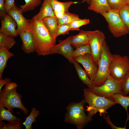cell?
<instances>
[{"label": "cell", "instance_id": "6da1fadb", "mask_svg": "<svg viewBox=\"0 0 129 129\" xmlns=\"http://www.w3.org/2000/svg\"><path fill=\"white\" fill-rule=\"evenodd\" d=\"M33 34L35 51L39 55H50L56 40L50 35L42 20L33 17L30 20L27 30Z\"/></svg>", "mask_w": 129, "mask_h": 129}, {"label": "cell", "instance_id": "7a4b0ae2", "mask_svg": "<svg viewBox=\"0 0 129 129\" xmlns=\"http://www.w3.org/2000/svg\"><path fill=\"white\" fill-rule=\"evenodd\" d=\"M83 97L89 105L86 106V110L88 112L89 122L92 120L93 116L97 113L99 112L101 116L102 114L103 116L106 115L107 110L117 104L113 100L95 94L88 88L84 89Z\"/></svg>", "mask_w": 129, "mask_h": 129}, {"label": "cell", "instance_id": "3957f363", "mask_svg": "<svg viewBox=\"0 0 129 129\" xmlns=\"http://www.w3.org/2000/svg\"><path fill=\"white\" fill-rule=\"evenodd\" d=\"M86 103L84 98L78 102H73L66 107L65 122L74 125L78 129H83L89 122L88 117L84 111V107Z\"/></svg>", "mask_w": 129, "mask_h": 129}, {"label": "cell", "instance_id": "277c9868", "mask_svg": "<svg viewBox=\"0 0 129 129\" xmlns=\"http://www.w3.org/2000/svg\"><path fill=\"white\" fill-rule=\"evenodd\" d=\"M112 54L105 40L103 42L101 57L98 63V71L93 81L94 86L103 85L110 75L109 65Z\"/></svg>", "mask_w": 129, "mask_h": 129}, {"label": "cell", "instance_id": "5b68a950", "mask_svg": "<svg viewBox=\"0 0 129 129\" xmlns=\"http://www.w3.org/2000/svg\"><path fill=\"white\" fill-rule=\"evenodd\" d=\"M100 14L108 23V29L114 37L119 38L129 33L120 16L118 10L111 9L108 12Z\"/></svg>", "mask_w": 129, "mask_h": 129}, {"label": "cell", "instance_id": "8992f818", "mask_svg": "<svg viewBox=\"0 0 129 129\" xmlns=\"http://www.w3.org/2000/svg\"><path fill=\"white\" fill-rule=\"evenodd\" d=\"M16 89V88L8 91L4 89H1L0 91V104L12 113L13 109L17 108L21 109L24 113L27 115L28 110L22 103V96L17 93Z\"/></svg>", "mask_w": 129, "mask_h": 129}, {"label": "cell", "instance_id": "52a82bcc", "mask_svg": "<svg viewBox=\"0 0 129 129\" xmlns=\"http://www.w3.org/2000/svg\"><path fill=\"white\" fill-rule=\"evenodd\" d=\"M110 75L114 79L121 81L129 72V58L127 56L112 54L109 65Z\"/></svg>", "mask_w": 129, "mask_h": 129}, {"label": "cell", "instance_id": "ba28073f", "mask_svg": "<svg viewBox=\"0 0 129 129\" xmlns=\"http://www.w3.org/2000/svg\"><path fill=\"white\" fill-rule=\"evenodd\" d=\"M121 88V81L116 80L110 75L103 85L90 89L95 94L109 99L115 94L120 93Z\"/></svg>", "mask_w": 129, "mask_h": 129}, {"label": "cell", "instance_id": "9c48e42d", "mask_svg": "<svg viewBox=\"0 0 129 129\" xmlns=\"http://www.w3.org/2000/svg\"><path fill=\"white\" fill-rule=\"evenodd\" d=\"M87 32L92 57L98 64L101 57L103 44L105 40V37L104 33L99 30L88 31Z\"/></svg>", "mask_w": 129, "mask_h": 129}, {"label": "cell", "instance_id": "30bf717a", "mask_svg": "<svg viewBox=\"0 0 129 129\" xmlns=\"http://www.w3.org/2000/svg\"><path fill=\"white\" fill-rule=\"evenodd\" d=\"M73 59L82 65L89 77L94 81L97 72L98 65L92 58L91 54H86L76 56L74 57Z\"/></svg>", "mask_w": 129, "mask_h": 129}, {"label": "cell", "instance_id": "8fae6325", "mask_svg": "<svg viewBox=\"0 0 129 129\" xmlns=\"http://www.w3.org/2000/svg\"><path fill=\"white\" fill-rule=\"evenodd\" d=\"M72 36H70L64 40H59V43L56 44L53 48L50 54H57L65 57L71 63L74 60L72 54L74 50L71 45L70 40Z\"/></svg>", "mask_w": 129, "mask_h": 129}, {"label": "cell", "instance_id": "7c38bea8", "mask_svg": "<svg viewBox=\"0 0 129 129\" xmlns=\"http://www.w3.org/2000/svg\"><path fill=\"white\" fill-rule=\"evenodd\" d=\"M22 13L21 9L15 5L9 10L7 13L13 17L17 24L16 31L18 35L27 30L30 20L25 18Z\"/></svg>", "mask_w": 129, "mask_h": 129}, {"label": "cell", "instance_id": "4fadbf2b", "mask_svg": "<svg viewBox=\"0 0 129 129\" xmlns=\"http://www.w3.org/2000/svg\"><path fill=\"white\" fill-rule=\"evenodd\" d=\"M1 19V25L0 33L13 37H16L17 34L16 27L17 24L13 18L10 14H7Z\"/></svg>", "mask_w": 129, "mask_h": 129}, {"label": "cell", "instance_id": "5bb4252c", "mask_svg": "<svg viewBox=\"0 0 129 129\" xmlns=\"http://www.w3.org/2000/svg\"><path fill=\"white\" fill-rule=\"evenodd\" d=\"M19 35L22 43V48L25 53L29 54L35 51L33 37L31 32L27 30Z\"/></svg>", "mask_w": 129, "mask_h": 129}, {"label": "cell", "instance_id": "9a60e30c", "mask_svg": "<svg viewBox=\"0 0 129 129\" xmlns=\"http://www.w3.org/2000/svg\"><path fill=\"white\" fill-rule=\"evenodd\" d=\"M89 36L87 31L80 30L75 35L72 36L70 40L71 45L75 48L89 44Z\"/></svg>", "mask_w": 129, "mask_h": 129}, {"label": "cell", "instance_id": "2e32d148", "mask_svg": "<svg viewBox=\"0 0 129 129\" xmlns=\"http://www.w3.org/2000/svg\"><path fill=\"white\" fill-rule=\"evenodd\" d=\"M42 21L50 36L54 39L58 28V19L56 16H48L44 18Z\"/></svg>", "mask_w": 129, "mask_h": 129}, {"label": "cell", "instance_id": "e0dca14e", "mask_svg": "<svg viewBox=\"0 0 129 129\" xmlns=\"http://www.w3.org/2000/svg\"><path fill=\"white\" fill-rule=\"evenodd\" d=\"M87 8L89 10L100 14L108 12L111 10L107 0H91Z\"/></svg>", "mask_w": 129, "mask_h": 129}, {"label": "cell", "instance_id": "ac0fdd59", "mask_svg": "<svg viewBox=\"0 0 129 129\" xmlns=\"http://www.w3.org/2000/svg\"><path fill=\"white\" fill-rule=\"evenodd\" d=\"M48 16H56L48 0H44L39 12L33 17L42 20Z\"/></svg>", "mask_w": 129, "mask_h": 129}, {"label": "cell", "instance_id": "d6986e66", "mask_svg": "<svg viewBox=\"0 0 129 129\" xmlns=\"http://www.w3.org/2000/svg\"><path fill=\"white\" fill-rule=\"evenodd\" d=\"M3 120L7 121L10 123L15 125H20L21 119L12 114L8 110L5 108L2 105L0 104V125L2 123Z\"/></svg>", "mask_w": 129, "mask_h": 129}, {"label": "cell", "instance_id": "ffe728a7", "mask_svg": "<svg viewBox=\"0 0 129 129\" xmlns=\"http://www.w3.org/2000/svg\"><path fill=\"white\" fill-rule=\"evenodd\" d=\"M72 64H74L79 79L84 84L86 85L90 89L94 87L93 81L89 77L88 75L79 63L73 61Z\"/></svg>", "mask_w": 129, "mask_h": 129}, {"label": "cell", "instance_id": "44dd1931", "mask_svg": "<svg viewBox=\"0 0 129 129\" xmlns=\"http://www.w3.org/2000/svg\"><path fill=\"white\" fill-rule=\"evenodd\" d=\"M55 12L63 11L65 13L68 12V9L72 4L79 2L76 1H69L61 2L57 0H48Z\"/></svg>", "mask_w": 129, "mask_h": 129}, {"label": "cell", "instance_id": "7402d4cb", "mask_svg": "<svg viewBox=\"0 0 129 129\" xmlns=\"http://www.w3.org/2000/svg\"><path fill=\"white\" fill-rule=\"evenodd\" d=\"M14 56V54L6 48L0 47V79H2V75L4 69L6 67L8 59Z\"/></svg>", "mask_w": 129, "mask_h": 129}, {"label": "cell", "instance_id": "603a6c76", "mask_svg": "<svg viewBox=\"0 0 129 129\" xmlns=\"http://www.w3.org/2000/svg\"><path fill=\"white\" fill-rule=\"evenodd\" d=\"M116 102L126 110L127 115L128 108L129 106V96H124L121 93H116L108 99Z\"/></svg>", "mask_w": 129, "mask_h": 129}, {"label": "cell", "instance_id": "cb8c5ba5", "mask_svg": "<svg viewBox=\"0 0 129 129\" xmlns=\"http://www.w3.org/2000/svg\"><path fill=\"white\" fill-rule=\"evenodd\" d=\"M16 43L13 37L0 33V47L9 50Z\"/></svg>", "mask_w": 129, "mask_h": 129}, {"label": "cell", "instance_id": "d4e9b609", "mask_svg": "<svg viewBox=\"0 0 129 129\" xmlns=\"http://www.w3.org/2000/svg\"><path fill=\"white\" fill-rule=\"evenodd\" d=\"M39 111L36 110L35 108H33L31 109L29 115L26 118L25 121L22 124L25 126L26 129H32V123L36 121V118L39 115Z\"/></svg>", "mask_w": 129, "mask_h": 129}, {"label": "cell", "instance_id": "484cf974", "mask_svg": "<svg viewBox=\"0 0 129 129\" xmlns=\"http://www.w3.org/2000/svg\"><path fill=\"white\" fill-rule=\"evenodd\" d=\"M79 18V16L76 14L69 12L64 13L61 18L58 19V27L65 24H71L76 19Z\"/></svg>", "mask_w": 129, "mask_h": 129}, {"label": "cell", "instance_id": "4316f807", "mask_svg": "<svg viewBox=\"0 0 129 129\" xmlns=\"http://www.w3.org/2000/svg\"><path fill=\"white\" fill-rule=\"evenodd\" d=\"M25 4L20 6L22 13L34 10L40 4L42 0H24Z\"/></svg>", "mask_w": 129, "mask_h": 129}, {"label": "cell", "instance_id": "83f0119b", "mask_svg": "<svg viewBox=\"0 0 129 129\" xmlns=\"http://www.w3.org/2000/svg\"><path fill=\"white\" fill-rule=\"evenodd\" d=\"M120 16L129 32V5L126 4L119 10Z\"/></svg>", "mask_w": 129, "mask_h": 129}, {"label": "cell", "instance_id": "f1b7e54d", "mask_svg": "<svg viewBox=\"0 0 129 129\" xmlns=\"http://www.w3.org/2000/svg\"><path fill=\"white\" fill-rule=\"evenodd\" d=\"M91 48L89 44L76 48L75 50L73 51L72 56L73 58L74 57L83 55L86 54H91Z\"/></svg>", "mask_w": 129, "mask_h": 129}, {"label": "cell", "instance_id": "f546056e", "mask_svg": "<svg viewBox=\"0 0 129 129\" xmlns=\"http://www.w3.org/2000/svg\"><path fill=\"white\" fill-rule=\"evenodd\" d=\"M121 88L120 93L124 96H126L129 93V72L121 81Z\"/></svg>", "mask_w": 129, "mask_h": 129}, {"label": "cell", "instance_id": "4dcf8cb0", "mask_svg": "<svg viewBox=\"0 0 129 129\" xmlns=\"http://www.w3.org/2000/svg\"><path fill=\"white\" fill-rule=\"evenodd\" d=\"M111 9L119 10L123 6L127 4L126 0H107Z\"/></svg>", "mask_w": 129, "mask_h": 129}, {"label": "cell", "instance_id": "1f68e13d", "mask_svg": "<svg viewBox=\"0 0 129 129\" xmlns=\"http://www.w3.org/2000/svg\"><path fill=\"white\" fill-rule=\"evenodd\" d=\"M90 22L89 19H81L79 18L76 19L71 24V30L80 31L79 28L83 25L88 24Z\"/></svg>", "mask_w": 129, "mask_h": 129}, {"label": "cell", "instance_id": "d6a6232c", "mask_svg": "<svg viewBox=\"0 0 129 129\" xmlns=\"http://www.w3.org/2000/svg\"><path fill=\"white\" fill-rule=\"evenodd\" d=\"M71 24H65L62 25L59 27L57 31L55 38L56 39L59 36L61 35L68 34L71 30Z\"/></svg>", "mask_w": 129, "mask_h": 129}, {"label": "cell", "instance_id": "836d02e7", "mask_svg": "<svg viewBox=\"0 0 129 129\" xmlns=\"http://www.w3.org/2000/svg\"><path fill=\"white\" fill-rule=\"evenodd\" d=\"M103 118L105 119L106 122L109 125L111 129H126L125 127H117L112 122L110 119V116L107 115L103 116Z\"/></svg>", "mask_w": 129, "mask_h": 129}, {"label": "cell", "instance_id": "e575fe53", "mask_svg": "<svg viewBox=\"0 0 129 129\" xmlns=\"http://www.w3.org/2000/svg\"><path fill=\"white\" fill-rule=\"evenodd\" d=\"M5 7V0H0V16L1 19L7 14Z\"/></svg>", "mask_w": 129, "mask_h": 129}, {"label": "cell", "instance_id": "d590c367", "mask_svg": "<svg viewBox=\"0 0 129 129\" xmlns=\"http://www.w3.org/2000/svg\"><path fill=\"white\" fill-rule=\"evenodd\" d=\"M15 5V0H5V9L7 14L9 10Z\"/></svg>", "mask_w": 129, "mask_h": 129}, {"label": "cell", "instance_id": "8d00e7d4", "mask_svg": "<svg viewBox=\"0 0 129 129\" xmlns=\"http://www.w3.org/2000/svg\"><path fill=\"white\" fill-rule=\"evenodd\" d=\"M3 127L0 129H20L21 128V124L18 125H15L9 123L5 124L3 122Z\"/></svg>", "mask_w": 129, "mask_h": 129}, {"label": "cell", "instance_id": "74e56055", "mask_svg": "<svg viewBox=\"0 0 129 129\" xmlns=\"http://www.w3.org/2000/svg\"><path fill=\"white\" fill-rule=\"evenodd\" d=\"M17 85L14 82H10L6 85L5 87V89L6 91H9L16 88Z\"/></svg>", "mask_w": 129, "mask_h": 129}, {"label": "cell", "instance_id": "f35d334b", "mask_svg": "<svg viewBox=\"0 0 129 129\" xmlns=\"http://www.w3.org/2000/svg\"><path fill=\"white\" fill-rule=\"evenodd\" d=\"M11 80L9 78H7L4 79L0 80V91L2 87L5 85H6L10 82Z\"/></svg>", "mask_w": 129, "mask_h": 129}, {"label": "cell", "instance_id": "ab89813d", "mask_svg": "<svg viewBox=\"0 0 129 129\" xmlns=\"http://www.w3.org/2000/svg\"><path fill=\"white\" fill-rule=\"evenodd\" d=\"M65 12L63 11H58L55 12V16L57 19L61 18Z\"/></svg>", "mask_w": 129, "mask_h": 129}, {"label": "cell", "instance_id": "60d3db41", "mask_svg": "<svg viewBox=\"0 0 129 129\" xmlns=\"http://www.w3.org/2000/svg\"><path fill=\"white\" fill-rule=\"evenodd\" d=\"M91 0H83L81 2V3H84L85 2H86L88 4L90 5Z\"/></svg>", "mask_w": 129, "mask_h": 129}, {"label": "cell", "instance_id": "b9f144b4", "mask_svg": "<svg viewBox=\"0 0 129 129\" xmlns=\"http://www.w3.org/2000/svg\"><path fill=\"white\" fill-rule=\"evenodd\" d=\"M127 4L129 5V0H126Z\"/></svg>", "mask_w": 129, "mask_h": 129}]
</instances>
